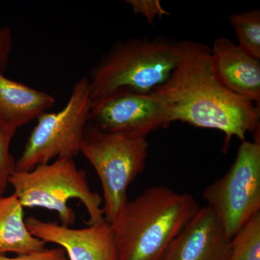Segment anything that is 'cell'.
I'll list each match as a JSON object with an SVG mask.
<instances>
[{
    "label": "cell",
    "mask_w": 260,
    "mask_h": 260,
    "mask_svg": "<svg viewBox=\"0 0 260 260\" xmlns=\"http://www.w3.org/2000/svg\"><path fill=\"white\" fill-rule=\"evenodd\" d=\"M164 102L170 120L224 133V150L234 137L246 140L259 131L260 107L233 93L217 78L211 49L204 43L178 42V59L172 74L153 90Z\"/></svg>",
    "instance_id": "1"
},
{
    "label": "cell",
    "mask_w": 260,
    "mask_h": 260,
    "mask_svg": "<svg viewBox=\"0 0 260 260\" xmlns=\"http://www.w3.org/2000/svg\"><path fill=\"white\" fill-rule=\"evenodd\" d=\"M200 208L192 195L164 186L127 200L111 223L119 260L158 259Z\"/></svg>",
    "instance_id": "2"
},
{
    "label": "cell",
    "mask_w": 260,
    "mask_h": 260,
    "mask_svg": "<svg viewBox=\"0 0 260 260\" xmlns=\"http://www.w3.org/2000/svg\"><path fill=\"white\" fill-rule=\"evenodd\" d=\"M178 42L164 37L116 43L90 70L91 100L120 89L148 93L165 83L177 64Z\"/></svg>",
    "instance_id": "3"
},
{
    "label": "cell",
    "mask_w": 260,
    "mask_h": 260,
    "mask_svg": "<svg viewBox=\"0 0 260 260\" xmlns=\"http://www.w3.org/2000/svg\"><path fill=\"white\" fill-rule=\"evenodd\" d=\"M8 184L25 208H42L55 212L60 224L70 226L76 215L68 202L79 200L88 215V225L104 221L103 198L92 191L84 171L73 158H58L27 172L15 171Z\"/></svg>",
    "instance_id": "4"
},
{
    "label": "cell",
    "mask_w": 260,
    "mask_h": 260,
    "mask_svg": "<svg viewBox=\"0 0 260 260\" xmlns=\"http://www.w3.org/2000/svg\"><path fill=\"white\" fill-rule=\"evenodd\" d=\"M147 138L107 133L88 124L80 153L102 183L104 220L112 223L127 202L130 184L145 170Z\"/></svg>",
    "instance_id": "5"
},
{
    "label": "cell",
    "mask_w": 260,
    "mask_h": 260,
    "mask_svg": "<svg viewBox=\"0 0 260 260\" xmlns=\"http://www.w3.org/2000/svg\"><path fill=\"white\" fill-rule=\"evenodd\" d=\"M91 104L88 77H81L73 85L62 109L44 113L38 118L37 125L15 161V171L27 172L54 158L78 155L90 121Z\"/></svg>",
    "instance_id": "6"
},
{
    "label": "cell",
    "mask_w": 260,
    "mask_h": 260,
    "mask_svg": "<svg viewBox=\"0 0 260 260\" xmlns=\"http://www.w3.org/2000/svg\"><path fill=\"white\" fill-rule=\"evenodd\" d=\"M244 140L229 170L207 186L203 198L229 239L260 213V137Z\"/></svg>",
    "instance_id": "7"
},
{
    "label": "cell",
    "mask_w": 260,
    "mask_h": 260,
    "mask_svg": "<svg viewBox=\"0 0 260 260\" xmlns=\"http://www.w3.org/2000/svg\"><path fill=\"white\" fill-rule=\"evenodd\" d=\"M171 123L164 102L153 92L120 89L92 100L89 124L107 133L147 138Z\"/></svg>",
    "instance_id": "8"
},
{
    "label": "cell",
    "mask_w": 260,
    "mask_h": 260,
    "mask_svg": "<svg viewBox=\"0 0 260 260\" xmlns=\"http://www.w3.org/2000/svg\"><path fill=\"white\" fill-rule=\"evenodd\" d=\"M25 223L34 237L64 249L68 260H119L112 225L105 220L81 229L34 216Z\"/></svg>",
    "instance_id": "9"
},
{
    "label": "cell",
    "mask_w": 260,
    "mask_h": 260,
    "mask_svg": "<svg viewBox=\"0 0 260 260\" xmlns=\"http://www.w3.org/2000/svg\"><path fill=\"white\" fill-rule=\"evenodd\" d=\"M232 239L209 207L200 208L164 253L162 260H229Z\"/></svg>",
    "instance_id": "10"
},
{
    "label": "cell",
    "mask_w": 260,
    "mask_h": 260,
    "mask_svg": "<svg viewBox=\"0 0 260 260\" xmlns=\"http://www.w3.org/2000/svg\"><path fill=\"white\" fill-rule=\"evenodd\" d=\"M210 49L214 72L224 86L259 106L260 59L226 38L217 39Z\"/></svg>",
    "instance_id": "11"
},
{
    "label": "cell",
    "mask_w": 260,
    "mask_h": 260,
    "mask_svg": "<svg viewBox=\"0 0 260 260\" xmlns=\"http://www.w3.org/2000/svg\"><path fill=\"white\" fill-rule=\"evenodd\" d=\"M50 94L29 87L0 73V120L18 129L37 119L55 104Z\"/></svg>",
    "instance_id": "12"
},
{
    "label": "cell",
    "mask_w": 260,
    "mask_h": 260,
    "mask_svg": "<svg viewBox=\"0 0 260 260\" xmlns=\"http://www.w3.org/2000/svg\"><path fill=\"white\" fill-rule=\"evenodd\" d=\"M24 208L14 193L0 199V255L28 254L45 249L46 244L29 232Z\"/></svg>",
    "instance_id": "13"
},
{
    "label": "cell",
    "mask_w": 260,
    "mask_h": 260,
    "mask_svg": "<svg viewBox=\"0 0 260 260\" xmlns=\"http://www.w3.org/2000/svg\"><path fill=\"white\" fill-rule=\"evenodd\" d=\"M237 35L238 45L260 59V11L255 9L229 16Z\"/></svg>",
    "instance_id": "14"
},
{
    "label": "cell",
    "mask_w": 260,
    "mask_h": 260,
    "mask_svg": "<svg viewBox=\"0 0 260 260\" xmlns=\"http://www.w3.org/2000/svg\"><path fill=\"white\" fill-rule=\"evenodd\" d=\"M229 260H260V213L232 238Z\"/></svg>",
    "instance_id": "15"
},
{
    "label": "cell",
    "mask_w": 260,
    "mask_h": 260,
    "mask_svg": "<svg viewBox=\"0 0 260 260\" xmlns=\"http://www.w3.org/2000/svg\"><path fill=\"white\" fill-rule=\"evenodd\" d=\"M16 130L0 120V185L5 189L9 184L10 176L15 171V161L10 148Z\"/></svg>",
    "instance_id": "16"
},
{
    "label": "cell",
    "mask_w": 260,
    "mask_h": 260,
    "mask_svg": "<svg viewBox=\"0 0 260 260\" xmlns=\"http://www.w3.org/2000/svg\"><path fill=\"white\" fill-rule=\"evenodd\" d=\"M126 3L131 6L135 14H140L153 25L155 18L169 16L171 13L162 8L158 0H127Z\"/></svg>",
    "instance_id": "17"
},
{
    "label": "cell",
    "mask_w": 260,
    "mask_h": 260,
    "mask_svg": "<svg viewBox=\"0 0 260 260\" xmlns=\"http://www.w3.org/2000/svg\"><path fill=\"white\" fill-rule=\"evenodd\" d=\"M0 260H68L64 249L61 247L42 249L28 254H18L13 257L0 255Z\"/></svg>",
    "instance_id": "18"
},
{
    "label": "cell",
    "mask_w": 260,
    "mask_h": 260,
    "mask_svg": "<svg viewBox=\"0 0 260 260\" xmlns=\"http://www.w3.org/2000/svg\"><path fill=\"white\" fill-rule=\"evenodd\" d=\"M13 44V34L10 27H0V73H4L8 68Z\"/></svg>",
    "instance_id": "19"
},
{
    "label": "cell",
    "mask_w": 260,
    "mask_h": 260,
    "mask_svg": "<svg viewBox=\"0 0 260 260\" xmlns=\"http://www.w3.org/2000/svg\"><path fill=\"white\" fill-rule=\"evenodd\" d=\"M5 188L3 187V186L0 185V199L3 197V194H4L5 191Z\"/></svg>",
    "instance_id": "20"
},
{
    "label": "cell",
    "mask_w": 260,
    "mask_h": 260,
    "mask_svg": "<svg viewBox=\"0 0 260 260\" xmlns=\"http://www.w3.org/2000/svg\"><path fill=\"white\" fill-rule=\"evenodd\" d=\"M162 256H164V255H162L161 257L159 258V259L157 260H162Z\"/></svg>",
    "instance_id": "21"
}]
</instances>
